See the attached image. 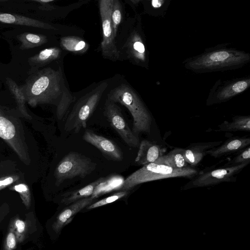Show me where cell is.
Wrapping results in <instances>:
<instances>
[{
    "label": "cell",
    "mask_w": 250,
    "mask_h": 250,
    "mask_svg": "<svg viewBox=\"0 0 250 250\" xmlns=\"http://www.w3.org/2000/svg\"><path fill=\"white\" fill-rule=\"evenodd\" d=\"M21 91L31 105H56L59 120L64 117L75 101L66 85L61 67L58 70L47 67L38 71L28 78Z\"/></svg>",
    "instance_id": "1"
},
{
    "label": "cell",
    "mask_w": 250,
    "mask_h": 250,
    "mask_svg": "<svg viewBox=\"0 0 250 250\" xmlns=\"http://www.w3.org/2000/svg\"><path fill=\"white\" fill-rule=\"evenodd\" d=\"M250 61V54L223 44L206 49L203 53L183 62L184 66L195 73L231 70Z\"/></svg>",
    "instance_id": "2"
},
{
    "label": "cell",
    "mask_w": 250,
    "mask_h": 250,
    "mask_svg": "<svg viewBox=\"0 0 250 250\" xmlns=\"http://www.w3.org/2000/svg\"><path fill=\"white\" fill-rule=\"evenodd\" d=\"M107 99L121 104L129 110L133 120L132 130L137 136L141 133H150L153 117L131 87L125 83L120 84L109 92Z\"/></svg>",
    "instance_id": "3"
},
{
    "label": "cell",
    "mask_w": 250,
    "mask_h": 250,
    "mask_svg": "<svg viewBox=\"0 0 250 250\" xmlns=\"http://www.w3.org/2000/svg\"><path fill=\"white\" fill-rule=\"evenodd\" d=\"M199 171L191 167L176 169L155 163H149L129 175L117 190L128 191L143 183L167 178L184 177L191 179Z\"/></svg>",
    "instance_id": "4"
},
{
    "label": "cell",
    "mask_w": 250,
    "mask_h": 250,
    "mask_svg": "<svg viewBox=\"0 0 250 250\" xmlns=\"http://www.w3.org/2000/svg\"><path fill=\"white\" fill-rule=\"evenodd\" d=\"M108 86L107 82H102L80 98L75 104L66 120L64 129L78 133L86 127V123L98 105Z\"/></svg>",
    "instance_id": "5"
},
{
    "label": "cell",
    "mask_w": 250,
    "mask_h": 250,
    "mask_svg": "<svg viewBox=\"0 0 250 250\" xmlns=\"http://www.w3.org/2000/svg\"><path fill=\"white\" fill-rule=\"evenodd\" d=\"M97 164L89 158L76 152H70L58 164L55 171L56 184L76 177L84 178L96 168Z\"/></svg>",
    "instance_id": "6"
},
{
    "label": "cell",
    "mask_w": 250,
    "mask_h": 250,
    "mask_svg": "<svg viewBox=\"0 0 250 250\" xmlns=\"http://www.w3.org/2000/svg\"><path fill=\"white\" fill-rule=\"evenodd\" d=\"M249 163L224 167L214 169H204L198 173L184 185L183 189L195 188L208 187L221 183L235 181L236 175Z\"/></svg>",
    "instance_id": "7"
},
{
    "label": "cell",
    "mask_w": 250,
    "mask_h": 250,
    "mask_svg": "<svg viewBox=\"0 0 250 250\" xmlns=\"http://www.w3.org/2000/svg\"><path fill=\"white\" fill-rule=\"evenodd\" d=\"M113 0H101L99 3L103 31L102 54L104 58L115 62L120 58V52L116 45L111 20Z\"/></svg>",
    "instance_id": "8"
},
{
    "label": "cell",
    "mask_w": 250,
    "mask_h": 250,
    "mask_svg": "<svg viewBox=\"0 0 250 250\" xmlns=\"http://www.w3.org/2000/svg\"><path fill=\"white\" fill-rule=\"evenodd\" d=\"M250 85V77L222 82L219 80L210 90L207 99V105H210L228 101L245 91Z\"/></svg>",
    "instance_id": "9"
},
{
    "label": "cell",
    "mask_w": 250,
    "mask_h": 250,
    "mask_svg": "<svg viewBox=\"0 0 250 250\" xmlns=\"http://www.w3.org/2000/svg\"><path fill=\"white\" fill-rule=\"evenodd\" d=\"M104 115L111 126L129 147H139V137L129 128L121 109L116 103L107 99L104 106Z\"/></svg>",
    "instance_id": "10"
},
{
    "label": "cell",
    "mask_w": 250,
    "mask_h": 250,
    "mask_svg": "<svg viewBox=\"0 0 250 250\" xmlns=\"http://www.w3.org/2000/svg\"><path fill=\"white\" fill-rule=\"evenodd\" d=\"M124 47L126 49L128 58L132 62L138 65L147 67L148 51L141 28L131 33Z\"/></svg>",
    "instance_id": "11"
},
{
    "label": "cell",
    "mask_w": 250,
    "mask_h": 250,
    "mask_svg": "<svg viewBox=\"0 0 250 250\" xmlns=\"http://www.w3.org/2000/svg\"><path fill=\"white\" fill-rule=\"evenodd\" d=\"M83 139L97 147L108 159L117 161L123 159L120 148L114 142L90 129L85 131Z\"/></svg>",
    "instance_id": "12"
},
{
    "label": "cell",
    "mask_w": 250,
    "mask_h": 250,
    "mask_svg": "<svg viewBox=\"0 0 250 250\" xmlns=\"http://www.w3.org/2000/svg\"><path fill=\"white\" fill-rule=\"evenodd\" d=\"M222 141L194 143L184 148V157L189 166L195 167L207 155V152L220 146Z\"/></svg>",
    "instance_id": "13"
},
{
    "label": "cell",
    "mask_w": 250,
    "mask_h": 250,
    "mask_svg": "<svg viewBox=\"0 0 250 250\" xmlns=\"http://www.w3.org/2000/svg\"><path fill=\"white\" fill-rule=\"evenodd\" d=\"M250 145V137L247 136L234 137L222 143L218 146L208 150L207 155L219 158L236 152H239Z\"/></svg>",
    "instance_id": "14"
},
{
    "label": "cell",
    "mask_w": 250,
    "mask_h": 250,
    "mask_svg": "<svg viewBox=\"0 0 250 250\" xmlns=\"http://www.w3.org/2000/svg\"><path fill=\"white\" fill-rule=\"evenodd\" d=\"M94 198L92 197L79 200L66 208L57 217L52 225L53 230L58 233L72 219L73 217L83 208L91 205Z\"/></svg>",
    "instance_id": "15"
},
{
    "label": "cell",
    "mask_w": 250,
    "mask_h": 250,
    "mask_svg": "<svg viewBox=\"0 0 250 250\" xmlns=\"http://www.w3.org/2000/svg\"><path fill=\"white\" fill-rule=\"evenodd\" d=\"M160 146L147 140H143L139 146L135 162L139 165L155 163L165 151Z\"/></svg>",
    "instance_id": "16"
},
{
    "label": "cell",
    "mask_w": 250,
    "mask_h": 250,
    "mask_svg": "<svg viewBox=\"0 0 250 250\" xmlns=\"http://www.w3.org/2000/svg\"><path fill=\"white\" fill-rule=\"evenodd\" d=\"M173 168L179 169L190 167L184 157V148L176 147L160 157L155 162Z\"/></svg>",
    "instance_id": "17"
},
{
    "label": "cell",
    "mask_w": 250,
    "mask_h": 250,
    "mask_svg": "<svg viewBox=\"0 0 250 250\" xmlns=\"http://www.w3.org/2000/svg\"><path fill=\"white\" fill-rule=\"evenodd\" d=\"M19 135L13 123L7 117L0 115V137L7 141L18 154L19 151L16 143H18Z\"/></svg>",
    "instance_id": "18"
},
{
    "label": "cell",
    "mask_w": 250,
    "mask_h": 250,
    "mask_svg": "<svg viewBox=\"0 0 250 250\" xmlns=\"http://www.w3.org/2000/svg\"><path fill=\"white\" fill-rule=\"evenodd\" d=\"M218 131L223 132L250 131V116L237 115L232 121H225L218 126Z\"/></svg>",
    "instance_id": "19"
},
{
    "label": "cell",
    "mask_w": 250,
    "mask_h": 250,
    "mask_svg": "<svg viewBox=\"0 0 250 250\" xmlns=\"http://www.w3.org/2000/svg\"><path fill=\"white\" fill-rule=\"evenodd\" d=\"M105 181L104 177H101L90 183L85 187L74 191L71 192L62 200V202L66 205L74 203L79 200L88 197L93 194L96 188Z\"/></svg>",
    "instance_id": "20"
},
{
    "label": "cell",
    "mask_w": 250,
    "mask_h": 250,
    "mask_svg": "<svg viewBox=\"0 0 250 250\" xmlns=\"http://www.w3.org/2000/svg\"><path fill=\"white\" fill-rule=\"evenodd\" d=\"M62 47L69 52L81 54L86 52L89 48V44L82 39L68 36L62 37L60 40Z\"/></svg>",
    "instance_id": "21"
},
{
    "label": "cell",
    "mask_w": 250,
    "mask_h": 250,
    "mask_svg": "<svg viewBox=\"0 0 250 250\" xmlns=\"http://www.w3.org/2000/svg\"><path fill=\"white\" fill-rule=\"evenodd\" d=\"M0 21L6 23H15L39 27L46 29H54L51 25L40 21L23 17H17L6 13L0 14Z\"/></svg>",
    "instance_id": "22"
},
{
    "label": "cell",
    "mask_w": 250,
    "mask_h": 250,
    "mask_svg": "<svg viewBox=\"0 0 250 250\" xmlns=\"http://www.w3.org/2000/svg\"><path fill=\"white\" fill-rule=\"evenodd\" d=\"M62 50L59 48L54 47L46 48L42 50L31 60L34 63L39 66L43 65L59 59Z\"/></svg>",
    "instance_id": "23"
},
{
    "label": "cell",
    "mask_w": 250,
    "mask_h": 250,
    "mask_svg": "<svg viewBox=\"0 0 250 250\" xmlns=\"http://www.w3.org/2000/svg\"><path fill=\"white\" fill-rule=\"evenodd\" d=\"M170 0H151L144 1L145 11L149 15L160 17L165 15Z\"/></svg>",
    "instance_id": "24"
},
{
    "label": "cell",
    "mask_w": 250,
    "mask_h": 250,
    "mask_svg": "<svg viewBox=\"0 0 250 250\" xmlns=\"http://www.w3.org/2000/svg\"><path fill=\"white\" fill-rule=\"evenodd\" d=\"M122 19V7L118 0H113L111 13V20L114 34L116 37L118 28Z\"/></svg>",
    "instance_id": "25"
},
{
    "label": "cell",
    "mask_w": 250,
    "mask_h": 250,
    "mask_svg": "<svg viewBox=\"0 0 250 250\" xmlns=\"http://www.w3.org/2000/svg\"><path fill=\"white\" fill-rule=\"evenodd\" d=\"M250 146L244 149L232 159L227 162L224 167L233 166L244 163H250Z\"/></svg>",
    "instance_id": "26"
},
{
    "label": "cell",
    "mask_w": 250,
    "mask_h": 250,
    "mask_svg": "<svg viewBox=\"0 0 250 250\" xmlns=\"http://www.w3.org/2000/svg\"><path fill=\"white\" fill-rule=\"evenodd\" d=\"M128 191H120L118 192L113 194L110 196L104 198L96 202L91 204L87 207V208L88 209H93L112 203L123 197L126 196L128 194Z\"/></svg>",
    "instance_id": "27"
},
{
    "label": "cell",
    "mask_w": 250,
    "mask_h": 250,
    "mask_svg": "<svg viewBox=\"0 0 250 250\" xmlns=\"http://www.w3.org/2000/svg\"><path fill=\"white\" fill-rule=\"evenodd\" d=\"M10 229L15 233L18 242L21 243L24 240L26 230V223L24 221L20 219H15L11 224Z\"/></svg>",
    "instance_id": "28"
},
{
    "label": "cell",
    "mask_w": 250,
    "mask_h": 250,
    "mask_svg": "<svg viewBox=\"0 0 250 250\" xmlns=\"http://www.w3.org/2000/svg\"><path fill=\"white\" fill-rule=\"evenodd\" d=\"M14 189L20 193L23 203L27 208L30 205V195L28 187L24 184H20L14 187Z\"/></svg>",
    "instance_id": "29"
},
{
    "label": "cell",
    "mask_w": 250,
    "mask_h": 250,
    "mask_svg": "<svg viewBox=\"0 0 250 250\" xmlns=\"http://www.w3.org/2000/svg\"><path fill=\"white\" fill-rule=\"evenodd\" d=\"M17 240L16 235L12 229H9L4 244V250H14L17 246Z\"/></svg>",
    "instance_id": "30"
},
{
    "label": "cell",
    "mask_w": 250,
    "mask_h": 250,
    "mask_svg": "<svg viewBox=\"0 0 250 250\" xmlns=\"http://www.w3.org/2000/svg\"><path fill=\"white\" fill-rule=\"evenodd\" d=\"M25 39L33 44L40 45L45 42L47 41L46 37L42 35L28 33L26 35Z\"/></svg>",
    "instance_id": "31"
},
{
    "label": "cell",
    "mask_w": 250,
    "mask_h": 250,
    "mask_svg": "<svg viewBox=\"0 0 250 250\" xmlns=\"http://www.w3.org/2000/svg\"><path fill=\"white\" fill-rule=\"evenodd\" d=\"M14 179L12 177H9L5 179L0 180V187L10 185L13 182Z\"/></svg>",
    "instance_id": "32"
},
{
    "label": "cell",
    "mask_w": 250,
    "mask_h": 250,
    "mask_svg": "<svg viewBox=\"0 0 250 250\" xmlns=\"http://www.w3.org/2000/svg\"><path fill=\"white\" fill-rule=\"evenodd\" d=\"M34 1L39 2L43 3V4H47L48 3L53 2L54 0H36Z\"/></svg>",
    "instance_id": "33"
}]
</instances>
